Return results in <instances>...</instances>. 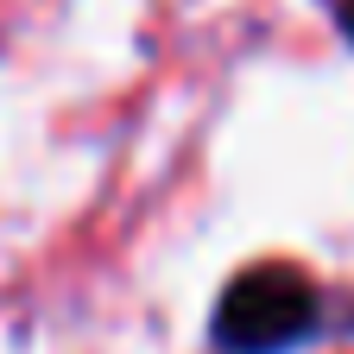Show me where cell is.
I'll list each match as a JSON object with an SVG mask.
<instances>
[{"mask_svg":"<svg viewBox=\"0 0 354 354\" xmlns=\"http://www.w3.org/2000/svg\"><path fill=\"white\" fill-rule=\"evenodd\" d=\"M354 317L342 297L297 259H247L209 310V354H304L348 335Z\"/></svg>","mask_w":354,"mask_h":354,"instance_id":"cell-1","label":"cell"},{"mask_svg":"<svg viewBox=\"0 0 354 354\" xmlns=\"http://www.w3.org/2000/svg\"><path fill=\"white\" fill-rule=\"evenodd\" d=\"M329 19H335V32H342V44L354 51V0H329Z\"/></svg>","mask_w":354,"mask_h":354,"instance_id":"cell-2","label":"cell"}]
</instances>
